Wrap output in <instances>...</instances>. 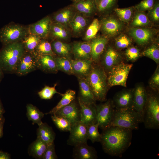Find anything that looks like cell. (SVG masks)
Instances as JSON below:
<instances>
[{"label": "cell", "instance_id": "obj_1", "mask_svg": "<svg viewBox=\"0 0 159 159\" xmlns=\"http://www.w3.org/2000/svg\"><path fill=\"white\" fill-rule=\"evenodd\" d=\"M132 131L116 126L103 130L100 142L104 151L111 156L121 157L131 144Z\"/></svg>", "mask_w": 159, "mask_h": 159}, {"label": "cell", "instance_id": "obj_2", "mask_svg": "<svg viewBox=\"0 0 159 159\" xmlns=\"http://www.w3.org/2000/svg\"><path fill=\"white\" fill-rule=\"evenodd\" d=\"M25 50L21 42L3 45L0 50V67L3 72L15 73Z\"/></svg>", "mask_w": 159, "mask_h": 159}, {"label": "cell", "instance_id": "obj_3", "mask_svg": "<svg viewBox=\"0 0 159 159\" xmlns=\"http://www.w3.org/2000/svg\"><path fill=\"white\" fill-rule=\"evenodd\" d=\"M96 100H106L108 90L107 77L103 68L92 64L91 69L86 77Z\"/></svg>", "mask_w": 159, "mask_h": 159}, {"label": "cell", "instance_id": "obj_4", "mask_svg": "<svg viewBox=\"0 0 159 159\" xmlns=\"http://www.w3.org/2000/svg\"><path fill=\"white\" fill-rule=\"evenodd\" d=\"M142 120L131 108L118 109L115 108L111 126H116L133 130L139 128Z\"/></svg>", "mask_w": 159, "mask_h": 159}, {"label": "cell", "instance_id": "obj_5", "mask_svg": "<svg viewBox=\"0 0 159 159\" xmlns=\"http://www.w3.org/2000/svg\"><path fill=\"white\" fill-rule=\"evenodd\" d=\"M146 104L142 118L146 128L158 129L159 128V100L158 96L148 94Z\"/></svg>", "mask_w": 159, "mask_h": 159}, {"label": "cell", "instance_id": "obj_6", "mask_svg": "<svg viewBox=\"0 0 159 159\" xmlns=\"http://www.w3.org/2000/svg\"><path fill=\"white\" fill-rule=\"evenodd\" d=\"M29 33L28 27L9 24L0 29V41L3 45L21 42Z\"/></svg>", "mask_w": 159, "mask_h": 159}, {"label": "cell", "instance_id": "obj_7", "mask_svg": "<svg viewBox=\"0 0 159 159\" xmlns=\"http://www.w3.org/2000/svg\"><path fill=\"white\" fill-rule=\"evenodd\" d=\"M132 66V64L121 63L113 67L110 70L107 77L108 85L126 87L128 76Z\"/></svg>", "mask_w": 159, "mask_h": 159}, {"label": "cell", "instance_id": "obj_8", "mask_svg": "<svg viewBox=\"0 0 159 159\" xmlns=\"http://www.w3.org/2000/svg\"><path fill=\"white\" fill-rule=\"evenodd\" d=\"M97 122L102 130L110 126L115 107L112 100L96 105Z\"/></svg>", "mask_w": 159, "mask_h": 159}, {"label": "cell", "instance_id": "obj_9", "mask_svg": "<svg viewBox=\"0 0 159 159\" xmlns=\"http://www.w3.org/2000/svg\"><path fill=\"white\" fill-rule=\"evenodd\" d=\"M37 55L35 52L25 50L19 60L15 73L19 76H23L38 69Z\"/></svg>", "mask_w": 159, "mask_h": 159}, {"label": "cell", "instance_id": "obj_10", "mask_svg": "<svg viewBox=\"0 0 159 159\" xmlns=\"http://www.w3.org/2000/svg\"><path fill=\"white\" fill-rule=\"evenodd\" d=\"M88 126L80 121L71 127L67 144L74 146L82 143H87Z\"/></svg>", "mask_w": 159, "mask_h": 159}, {"label": "cell", "instance_id": "obj_11", "mask_svg": "<svg viewBox=\"0 0 159 159\" xmlns=\"http://www.w3.org/2000/svg\"><path fill=\"white\" fill-rule=\"evenodd\" d=\"M54 114L66 119L72 126L80 121V108L79 104L77 103L75 100L59 110Z\"/></svg>", "mask_w": 159, "mask_h": 159}, {"label": "cell", "instance_id": "obj_12", "mask_svg": "<svg viewBox=\"0 0 159 159\" xmlns=\"http://www.w3.org/2000/svg\"><path fill=\"white\" fill-rule=\"evenodd\" d=\"M147 97V93L143 86L141 84L137 85L133 90V102L131 108L138 114L142 121Z\"/></svg>", "mask_w": 159, "mask_h": 159}, {"label": "cell", "instance_id": "obj_13", "mask_svg": "<svg viewBox=\"0 0 159 159\" xmlns=\"http://www.w3.org/2000/svg\"><path fill=\"white\" fill-rule=\"evenodd\" d=\"M100 24V28L107 38L113 37L119 34L123 27L122 22L112 17L104 19Z\"/></svg>", "mask_w": 159, "mask_h": 159}, {"label": "cell", "instance_id": "obj_14", "mask_svg": "<svg viewBox=\"0 0 159 159\" xmlns=\"http://www.w3.org/2000/svg\"><path fill=\"white\" fill-rule=\"evenodd\" d=\"M52 23L50 17L45 16L29 25V33L37 35L41 39H46L49 35Z\"/></svg>", "mask_w": 159, "mask_h": 159}, {"label": "cell", "instance_id": "obj_15", "mask_svg": "<svg viewBox=\"0 0 159 159\" xmlns=\"http://www.w3.org/2000/svg\"><path fill=\"white\" fill-rule=\"evenodd\" d=\"M133 90L134 89L124 90L116 93L112 100L115 108L118 109L131 108Z\"/></svg>", "mask_w": 159, "mask_h": 159}, {"label": "cell", "instance_id": "obj_16", "mask_svg": "<svg viewBox=\"0 0 159 159\" xmlns=\"http://www.w3.org/2000/svg\"><path fill=\"white\" fill-rule=\"evenodd\" d=\"M78 100L80 110V121L87 126L97 123L96 104H87Z\"/></svg>", "mask_w": 159, "mask_h": 159}, {"label": "cell", "instance_id": "obj_17", "mask_svg": "<svg viewBox=\"0 0 159 159\" xmlns=\"http://www.w3.org/2000/svg\"><path fill=\"white\" fill-rule=\"evenodd\" d=\"M76 12L74 7L71 5L56 12L51 19L53 22L59 23L69 29L70 23Z\"/></svg>", "mask_w": 159, "mask_h": 159}, {"label": "cell", "instance_id": "obj_18", "mask_svg": "<svg viewBox=\"0 0 159 159\" xmlns=\"http://www.w3.org/2000/svg\"><path fill=\"white\" fill-rule=\"evenodd\" d=\"M129 32L137 43L141 45L148 43L154 35L153 31L147 28L132 27L129 29Z\"/></svg>", "mask_w": 159, "mask_h": 159}, {"label": "cell", "instance_id": "obj_19", "mask_svg": "<svg viewBox=\"0 0 159 159\" xmlns=\"http://www.w3.org/2000/svg\"><path fill=\"white\" fill-rule=\"evenodd\" d=\"M77 78L80 88L78 99L87 104H95L96 100L86 78Z\"/></svg>", "mask_w": 159, "mask_h": 159}, {"label": "cell", "instance_id": "obj_20", "mask_svg": "<svg viewBox=\"0 0 159 159\" xmlns=\"http://www.w3.org/2000/svg\"><path fill=\"white\" fill-rule=\"evenodd\" d=\"M72 52L75 59L91 60V48L90 41L74 42L72 46Z\"/></svg>", "mask_w": 159, "mask_h": 159}, {"label": "cell", "instance_id": "obj_21", "mask_svg": "<svg viewBox=\"0 0 159 159\" xmlns=\"http://www.w3.org/2000/svg\"><path fill=\"white\" fill-rule=\"evenodd\" d=\"M73 157L76 159H96L97 153L92 147L87 145V143H82L74 146Z\"/></svg>", "mask_w": 159, "mask_h": 159}, {"label": "cell", "instance_id": "obj_22", "mask_svg": "<svg viewBox=\"0 0 159 159\" xmlns=\"http://www.w3.org/2000/svg\"><path fill=\"white\" fill-rule=\"evenodd\" d=\"M74 75L77 77L86 78L90 73L92 66V61L89 59H70Z\"/></svg>", "mask_w": 159, "mask_h": 159}, {"label": "cell", "instance_id": "obj_23", "mask_svg": "<svg viewBox=\"0 0 159 159\" xmlns=\"http://www.w3.org/2000/svg\"><path fill=\"white\" fill-rule=\"evenodd\" d=\"M88 18L77 11L69 26L73 35L78 37L83 33L88 25Z\"/></svg>", "mask_w": 159, "mask_h": 159}, {"label": "cell", "instance_id": "obj_24", "mask_svg": "<svg viewBox=\"0 0 159 159\" xmlns=\"http://www.w3.org/2000/svg\"><path fill=\"white\" fill-rule=\"evenodd\" d=\"M54 57L48 54L37 55L38 69L46 73H56L57 72L58 70Z\"/></svg>", "mask_w": 159, "mask_h": 159}, {"label": "cell", "instance_id": "obj_25", "mask_svg": "<svg viewBox=\"0 0 159 159\" xmlns=\"http://www.w3.org/2000/svg\"><path fill=\"white\" fill-rule=\"evenodd\" d=\"M90 41L91 48V60L96 62L104 52L108 40L106 37H96Z\"/></svg>", "mask_w": 159, "mask_h": 159}, {"label": "cell", "instance_id": "obj_26", "mask_svg": "<svg viewBox=\"0 0 159 159\" xmlns=\"http://www.w3.org/2000/svg\"><path fill=\"white\" fill-rule=\"evenodd\" d=\"M76 11L89 18L97 11L95 0H84L74 2L72 4Z\"/></svg>", "mask_w": 159, "mask_h": 159}, {"label": "cell", "instance_id": "obj_27", "mask_svg": "<svg viewBox=\"0 0 159 159\" xmlns=\"http://www.w3.org/2000/svg\"><path fill=\"white\" fill-rule=\"evenodd\" d=\"M121 59L119 53L112 47L109 46L105 53L102 64L106 69L110 70L113 67L120 63Z\"/></svg>", "mask_w": 159, "mask_h": 159}, {"label": "cell", "instance_id": "obj_28", "mask_svg": "<svg viewBox=\"0 0 159 159\" xmlns=\"http://www.w3.org/2000/svg\"><path fill=\"white\" fill-rule=\"evenodd\" d=\"M51 44L53 51L56 56L71 59L72 46L70 44L57 39L53 40Z\"/></svg>", "mask_w": 159, "mask_h": 159}, {"label": "cell", "instance_id": "obj_29", "mask_svg": "<svg viewBox=\"0 0 159 159\" xmlns=\"http://www.w3.org/2000/svg\"><path fill=\"white\" fill-rule=\"evenodd\" d=\"M70 34L69 29L59 23L52 22L49 35L52 37L53 40H66L69 38Z\"/></svg>", "mask_w": 159, "mask_h": 159}, {"label": "cell", "instance_id": "obj_30", "mask_svg": "<svg viewBox=\"0 0 159 159\" xmlns=\"http://www.w3.org/2000/svg\"><path fill=\"white\" fill-rule=\"evenodd\" d=\"M38 126L37 130V138L48 144L53 143L56 135L52 127L43 122Z\"/></svg>", "mask_w": 159, "mask_h": 159}, {"label": "cell", "instance_id": "obj_31", "mask_svg": "<svg viewBox=\"0 0 159 159\" xmlns=\"http://www.w3.org/2000/svg\"><path fill=\"white\" fill-rule=\"evenodd\" d=\"M48 145L37 138L29 147L28 153L29 155L36 159H42Z\"/></svg>", "mask_w": 159, "mask_h": 159}, {"label": "cell", "instance_id": "obj_32", "mask_svg": "<svg viewBox=\"0 0 159 159\" xmlns=\"http://www.w3.org/2000/svg\"><path fill=\"white\" fill-rule=\"evenodd\" d=\"M76 92L74 91L69 90L62 94V98L57 104L49 112L45 114H54L59 110L75 100Z\"/></svg>", "mask_w": 159, "mask_h": 159}, {"label": "cell", "instance_id": "obj_33", "mask_svg": "<svg viewBox=\"0 0 159 159\" xmlns=\"http://www.w3.org/2000/svg\"><path fill=\"white\" fill-rule=\"evenodd\" d=\"M26 115L29 121H32V124H37L38 125L43 122L42 119L44 114L36 106L31 104H28L26 106Z\"/></svg>", "mask_w": 159, "mask_h": 159}, {"label": "cell", "instance_id": "obj_34", "mask_svg": "<svg viewBox=\"0 0 159 159\" xmlns=\"http://www.w3.org/2000/svg\"><path fill=\"white\" fill-rule=\"evenodd\" d=\"M54 58L58 71H61L69 75H74L69 59L56 56Z\"/></svg>", "mask_w": 159, "mask_h": 159}, {"label": "cell", "instance_id": "obj_35", "mask_svg": "<svg viewBox=\"0 0 159 159\" xmlns=\"http://www.w3.org/2000/svg\"><path fill=\"white\" fill-rule=\"evenodd\" d=\"M41 39V38L37 35L29 33L21 42L26 51L34 52Z\"/></svg>", "mask_w": 159, "mask_h": 159}, {"label": "cell", "instance_id": "obj_36", "mask_svg": "<svg viewBox=\"0 0 159 159\" xmlns=\"http://www.w3.org/2000/svg\"><path fill=\"white\" fill-rule=\"evenodd\" d=\"M100 27V22L97 19H94L87 28L83 39L86 41H90L96 37Z\"/></svg>", "mask_w": 159, "mask_h": 159}, {"label": "cell", "instance_id": "obj_37", "mask_svg": "<svg viewBox=\"0 0 159 159\" xmlns=\"http://www.w3.org/2000/svg\"><path fill=\"white\" fill-rule=\"evenodd\" d=\"M134 6L124 8H115L114 10L122 22L128 23L132 19L134 11Z\"/></svg>", "mask_w": 159, "mask_h": 159}, {"label": "cell", "instance_id": "obj_38", "mask_svg": "<svg viewBox=\"0 0 159 159\" xmlns=\"http://www.w3.org/2000/svg\"><path fill=\"white\" fill-rule=\"evenodd\" d=\"M34 52L38 55L48 54L56 56L53 51L51 43L46 39H41L35 48Z\"/></svg>", "mask_w": 159, "mask_h": 159}, {"label": "cell", "instance_id": "obj_39", "mask_svg": "<svg viewBox=\"0 0 159 159\" xmlns=\"http://www.w3.org/2000/svg\"><path fill=\"white\" fill-rule=\"evenodd\" d=\"M95 0L96 6L97 11L100 13H106L113 9L116 6L118 1V0Z\"/></svg>", "mask_w": 159, "mask_h": 159}, {"label": "cell", "instance_id": "obj_40", "mask_svg": "<svg viewBox=\"0 0 159 159\" xmlns=\"http://www.w3.org/2000/svg\"><path fill=\"white\" fill-rule=\"evenodd\" d=\"M131 23L133 27L146 26L149 24L150 21L144 12L137 11Z\"/></svg>", "mask_w": 159, "mask_h": 159}, {"label": "cell", "instance_id": "obj_41", "mask_svg": "<svg viewBox=\"0 0 159 159\" xmlns=\"http://www.w3.org/2000/svg\"><path fill=\"white\" fill-rule=\"evenodd\" d=\"M51 118L55 125L60 131L69 132L70 130L72 125L65 118L53 114L51 116Z\"/></svg>", "mask_w": 159, "mask_h": 159}, {"label": "cell", "instance_id": "obj_42", "mask_svg": "<svg viewBox=\"0 0 159 159\" xmlns=\"http://www.w3.org/2000/svg\"><path fill=\"white\" fill-rule=\"evenodd\" d=\"M99 124L96 123L88 126L87 134L88 139L90 140L92 143L100 142L101 134L98 131Z\"/></svg>", "mask_w": 159, "mask_h": 159}, {"label": "cell", "instance_id": "obj_43", "mask_svg": "<svg viewBox=\"0 0 159 159\" xmlns=\"http://www.w3.org/2000/svg\"><path fill=\"white\" fill-rule=\"evenodd\" d=\"M143 55L154 61L157 64L159 63V48L158 44H154L145 50Z\"/></svg>", "mask_w": 159, "mask_h": 159}, {"label": "cell", "instance_id": "obj_44", "mask_svg": "<svg viewBox=\"0 0 159 159\" xmlns=\"http://www.w3.org/2000/svg\"><path fill=\"white\" fill-rule=\"evenodd\" d=\"M57 84H54L53 87L45 86L38 94L41 98L45 100H49L52 98L56 94H58L61 96L62 94L58 92L56 89Z\"/></svg>", "mask_w": 159, "mask_h": 159}, {"label": "cell", "instance_id": "obj_45", "mask_svg": "<svg viewBox=\"0 0 159 159\" xmlns=\"http://www.w3.org/2000/svg\"><path fill=\"white\" fill-rule=\"evenodd\" d=\"M147 16L150 21L158 23L159 21V2L156 0L153 7L148 11Z\"/></svg>", "mask_w": 159, "mask_h": 159}, {"label": "cell", "instance_id": "obj_46", "mask_svg": "<svg viewBox=\"0 0 159 159\" xmlns=\"http://www.w3.org/2000/svg\"><path fill=\"white\" fill-rule=\"evenodd\" d=\"M132 43L131 39L127 35L122 34L116 38L115 40V45L118 49L125 48L129 46Z\"/></svg>", "mask_w": 159, "mask_h": 159}, {"label": "cell", "instance_id": "obj_47", "mask_svg": "<svg viewBox=\"0 0 159 159\" xmlns=\"http://www.w3.org/2000/svg\"><path fill=\"white\" fill-rule=\"evenodd\" d=\"M156 0H143L134 6L137 11L144 12L150 9Z\"/></svg>", "mask_w": 159, "mask_h": 159}, {"label": "cell", "instance_id": "obj_48", "mask_svg": "<svg viewBox=\"0 0 159 159\" xmlns=\"http://www.w3.org/2000/svg\"><path fill=\"white\" fill-rule=\"evenodd\" d=\"M125 55L128 60L134 61L137 60L139 57L140 52L139 50L137 48L131 47L126 50Z\"/></svg>", "mask_w": 159, "mask_h": 159}, {"label": "cell", "instance_id": "obj_49", "mask_svg": "<svg viewBox=\"0 0 159 159\" xmlns=\"http://www.w3.org/2000/svg\"><path fill=\"white\" fill-rule=\"evenodd\" d=\"M57 158V157L55 153L54 143L49 144L42 159H56Z\"/></svg>", "mask_w": 159, "mask_h": 159}, {"label": "cell", "instance_id": "obj_50", "mask_svg": "<svg viewBox=\"0 0 159 159\" xmlns=\"http://www.w3.org/2000/svg\"><path fill=\"white\" fill-rule=\"evenodd\" d=\"M150 87L153 90H156L158 89L159 86V69L158 66L155 72L152 76L149 82Z\"/></svg>", "mask_w": 159, "mask_h": 159}, {"label": "cell", "instance_id": "obj_51", "mask_svg": "<svg viewBox=\"0 0 159 159\" xmlns=\"http://www.w3.org/2000/svg\"><path fill=\"white\" fill-rule=\"evenodd\" d=\"M10 155L7 153L0 151V159H10Z\"/></svg>", "mask_w": 159, "mask_h": 159}, {"label": "cell", "instance_id": "obj_52", "mask_svg": "<svg viewBox=\"0 0 159 159\" xmlns=\"http://www.w3.org/2000/svg\"><path fill=\"white\" fill-rule=\"evenodd\" d=\"M4 122V118L3 116L0 118V138L3 135V126Z\"/></svg>", "mask_w": 159, "mask_h": 159}, {"label": "cell", "instance_id": "obj_53", "mask_svg": "<svg viewBox=\"0 0 159 159\" xmlns=\"http://www.w3.org/2000/svg\"><path fill=\"white\" fill-rule=\"evenodd\" d=\"M4 112V110L0 100V118L3 116Z\"/></svg>", "mask_w": 159, "mask_h": 159}, {"label": "cell", "instance_id": "obj_54", "mask_svg": "<svg viewBox=\"0 0 159 159\" xmlns=\"http://www.w3.org/2000/svg\"><path fill=\"white\" fill-rule=\"evenodd\" d=\"M3 72L0 67V82L3 76Z\"/></svg>", "mask_w": 159, "mask_h": 159}, {"label": "cell", "instance_id": "obj_55", "mask_svg": "<svg viewBox=\"0 0 159 159\" xmlns=\"http://www.w3.org/2000/svg\"><path fill=\"white\" fill-rule=\"evenodd\" d=\"M71 0L73 1L74 2H77V1L84 0Z\"/></svg>", "mask_w": 159, "mask_h": 159}]
</instances>
